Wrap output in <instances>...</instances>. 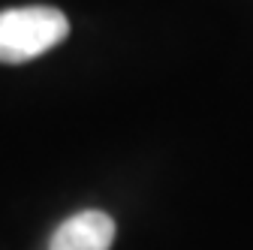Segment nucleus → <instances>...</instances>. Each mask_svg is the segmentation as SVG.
Segmentation results:
<instances>
[{
	"label": "nucleus",
	"instance_id": "nucleus-1",
	"mask_svg": "<svg viewBox=\"0 0 253 250\" xmlns=\"http://www.w3.org/2000/svg\"><path fill=\"white\" fill-rule=\"evenodd\" d=\"M70 37V21L54 6L0 12V64H27Z\"/></svg>",
	"mask_w": 253,
	"mask_h": 250
},
{
	"label": "nucleus",
	"instance_id": "nucleus-2",
	"mask_svg": "<svg viewBox=\"0 0 253 250\" xmlns=\"http://www.w3.org/2000/svg\"><path fill=\"white\" fill-rule=\"evenodd\" d=\"M115 220L106 211H79L51 235L48 250H112Z\"/></svg>",
	"mask_w": 253,
	"mask_h": 250
}]
</instances>
